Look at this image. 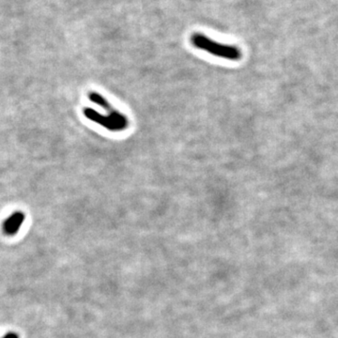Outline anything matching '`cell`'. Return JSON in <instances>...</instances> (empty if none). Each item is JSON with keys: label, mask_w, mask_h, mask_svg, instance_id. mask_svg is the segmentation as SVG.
Instances as JSON below:
<instances>
[{"label": "cell", "mask_w": 338, "mask_h": 338, "mask_svg": "<svg viewBox=\"0 0 338 338\" xmlns=\"http://www.w3.org/2000/svg\"><path fill=\"white\" fill-rule=\"evenodd\" d=\"M88 99H89V101L92 102L93 104H97L99 106H101L102 108H104L105 111H107L110 118L115 120V122L120 126L122 131H124L129 127L130 122H129V120L127 119L125 115L122 114L121 112L118 111L117 109H115L109 102L104 98L103 95H101L98 92L91 91V92L88 93Z\"/></svg>", "instance_id": "cell-2"}, {"label": "cell", "mask_w": 338, "mask_h": 338, "mask_svg": "<svg viewBox=\"0 0 338 338\" xmlns=\"http://www.w3.org/2000/svg\"><path fill=\"white\" fill-rule=\"evenodd\" d=\"M25 219H26V215L22 212L12 213L11 216H9L8 218L6 219L4 224H3L4 232L6 234L11 235V236L17 234L19 229H21L23 223L25 222Z\"/></svg>", "instance_id": "cell-4"}, {"label": "cell", "mask_w": 338, "mask_h": 338, "mask_svg": "<svg viewBox=\"0 0 338 338\" xmlns=\"http://www.w3.org/2000/svg\"><path fill=\"white\" fill-rule=\"evenodd\" d=\"M191 43L197 49L206 51L211 55L229 60H239L241 58L240 50L234 45L220 44L201 33H195L191 37Z\"/></svg>", "instance_id": "cell-1"}, {"label": "cell", "mask_w": 338, "mask_h": 338, "mask_svg": "<svg viewBox=\"0 0 338 338\" xmlns=\"http://www.w3.org/2000/svg\"><path fill=\"white\" fill-rule=\"evenodd\" d=\"M2 338H19V335L16 333H9Z\"/></svg>", "instance_id": "cell-5"}, {"label": "cell", "mask_w": 338, "mask_h": 338, "mask_svg": "<svg viewBox=\"0 0 338 338\" xmlns=\"http://www.w3.org/2000/svg\"><path fill=\"white\" fill-rule=\"evenodd\" d=\"M83 114L87 118V120H91L93 122L97 123L99 125L103 126L106 130L110 132H121V128L118 125L113 119H111L109 116H104L100 114L96 110L86 107L83 110Z\"/></svg>", "instance_id": "cell-3"}]
</instances>
